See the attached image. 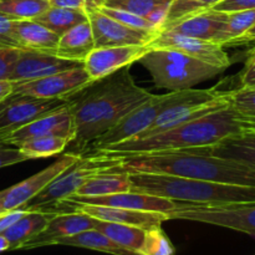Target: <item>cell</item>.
<instances>
[{
  "mask_svg": "<svg viewBox=\"0 0 255 255\" xmlns=\"http://www.w3.org/2000/svg\"><path fill=\"white\" fill-rule=\"evenodd\" d=\"M152 96L134 82L129 67L94 81L70 99L75 137L67 146V152L85 154L95 139Z\"/></svg>",
  "mask_w": 255,
  "mask_h": 255,
  "instance_id": "cell-1",
  "label": "cell"
},
{
  "mask_svg": "<svg viewBox=\"0 0 255 255\" xmlns=\"http://www.w3.org/2000/svg\"><path fill=\"white\" fill-rule=\"evenodd\" d=\"M112 157H117L119 163L102 173L164 174L234 186L255 187L253 167L233 159L213 156L201 148Z\"/></svg>",
  "mask_w": 255,
  "mask_h": 255,
  "instance_id": "cell-2",
  "label": "cell"
},
{
  "mask_svg": "<svg viewBox=\"0 0 255 255\" xmlns=\"http://www.w3.org/2000/svg\"><path fill=\"white\" fill-rule=\"evenodd\" d=\"M248 131H255V125L244 120L228 102L209 114L173 128L143 138H129L89 154L128 156L198 148L213 146L224 138Z\"/></svg>",
  "mask_w": 255,
  "mask_h": 255,
  "instance_id": "cell-3",
  "label": "cell"
},
{
  "mask_svg": "<svg viewBox=\"0 0 255 255\" xmlns=\"http://www.w3.org/2000/svg\"><path fill=\"white\" fill-rule=\"evenodd\" d=\"M133 192L198 206H224L255 202V187L234 186L164 174H129Z\"/></svg>",
  "mask_w": 255,
  "mask_h": 255,
  "instance_id": "cell-4",
  "label": "cell"
},
{
  "mask_svg": "<svg viewBox=\"0 0 255 255\" xmlns=\"http://www.w3.org/2000/svg\"><path fill=\"white\" fill-rule=\"evenodd\" d=\"M138 61L151 74L154 86L169 92L193 89L224 71L222 67L168 49H148Z\"/></svg>",
  "mask_w": 255,
  "mask_h": 255,
  "instance_id": "cell-5",
  "label": "cell"
},
{
  "mask_svg": "<svg viewBox=\"0 0 255 255\" xmlns=\"http://www.w3.org/2000/svg\"><path fill=\"white\" fill-rule=\"evenodd\" d=\"M119 163L117 157L106 154H84L72 166L60 173L37 196L21 209L49 212L62 199L71 197L92 176L102 173Z\"/></svg>",
  "mask_w": 255,
  "mask_h": 255,
  "instance_id": "cell-6",
  "label": "cell"
},
{
  "mask_svg": "<svg viewBox=\"0 0 255 255\" xmlns=\"http://www.w3.org/2000/svg\"><path fill=\"white\" fill-rule=\"evenodd\" d=\"M168 221L198 222L223 227L255 237V202L224 206H198L177 202L173 211L167 214Z\"/></svg>",
  "mask_w": 255,
  "mask_h": 255,
  "instance_id": "cell-7",
  "label": "cell"
},
{
  "mask_svg": "<svg viewBox=\"0 0 255 255\" xmlns=\"http://www.w3.org/2000/svg\"><path fill=\"white\" fill-rule=\"evenodd\" d=\"M169 99V94L166 95H153L149 100L137 106L128 114L125 115L114 127L109 129L106 133L102 134L97 139H95L89 146L85 154L100 151L106 147L121 143L129 138H133L137 134L148 128L152 122L156 120L159 112L164 107ZM84 156V154H82Z\"/></svg>",
  "mask_w": 255,
  "mask_h": 255,
  "instance_id": "cell-8",
  "label": "cell"
},
{
  "mask_svg": "<svg viewBox=\"0 0 255 255\" xmlns=\"http://www.w3.org/2000/svg\"><path fill=\"white\" fill-rule=\"evenodd\" d=\"M84 65L56 72L41 79L14 84L15 95L40 97V99L70 100L72 96L92 84Z\"/></svg>",
  "mask_w": 255,
  "mask_h": 255,
  "instance_id": "cell-9",
  "label": "cell"
},
{
  "mask_svg": "<svg viewBox=\"0 0 255 255\" xmlns=\"http://www.w3.org/2000/svg\"><path fill=\"white\" fill-rule=\"evenodd\" d=\"M67 102L69 100L11 94L0 104V143L2 144V141L14 131Z\"/></svg>",
  "mask_w": 255,
  "mask_h": 255,
  "instance_id": "cell-10",
  "label": "cell"
},
{
  "mask_svg": "<svg viewBox=\"0 0 255 255\" xmlns=\"http://www.w3.org/2000/svg\"><path fill=\"white\" fill-rule=\"evenodd\" d=\"M81 156L74 153H65L39 173L29 177L25 181L0 192V214L5 212L20 209L40 193L49 183H51L60 173L69 168Z\"/></svg>",
  "mask_w": 255,
  "mask_h": 255,
  "instance_id": "cell-11",
  "label": "cell"
},
{
  "mask_svg": "<svg viewBox=\"0 0 255 255\" xmlns=\"http://www.w3.org/2000/svg\"><path fill=\"white\" fill-rule=\"evenodd\" d=\"M147 46L148 49H168L182 52L224 70L228 69L232 64L231 57L224 50L223 45L167 30H161Z\"/></svg>",
  "mask_w": 255,
  "mask_h": 255,
  "instance_id": "cell-12",
  "label": "cell"
},
{
  "mask_svg": "<svg viewBox=\"0 0 255 255\" xmlns=\"http://www.w3.org/2000/svg\"><path fill=\"white\" fill-rule=\"evenodd\" d=\"M64 212H81L100 221L129 224V226H136L143 229L158 228V227H162L164 222L168 221L167 214L157 213V212L132 211V209L70 203V202H59L55 204L50 213H64Z\"/></svg>",
  "mask_w": 255,
  "mask_h": 255,
  "instance_id": "cell-13",
  "label": "cell"
},
{
  "mask_svg": "<svg viewBox=\"0 0 255 255\" xmlns=\"http://www.w3.org/2000/svg\"><path fill=\"white\" fill-rule=\"evenodd\" d=\"M92 29L95 47L127 46V45H148L158 32H148L132 29L100 11L97 7L86 11Z\"/></svg>",
  "mask_w": 255,
  "mask_h": 255,
  "instance_id": "cell-14",
  "label": "cell"
},
{
  "mask_svg": "<svg viewBox=\"0 0 255 255\" xmlns=\"http://www.w3.org/2000/svg\"><path fill=\"white\" fill-rule=\"evenodd\" d=\"M45 136L65 137L69 138L70 142L74 139L75 126L70 100L67 104L62 105L59 109L52 110L30 124L25 125L21 128L14 131L2 141V144L19 147L27 139Z\"/></svg>",
  "mask_w": 255,
  "mask_h": 255,
  "instance_id": "cell-15",
  "label": "cell"
},
{
  "mask_svg": "<svg viewBox=\"0 0 255 255\" xmlns=\"http://www.w3.org/2000/svg\"><path fill=\"white\" fill-rule=\"evenodd\" d=\"M147 50H148L147 45L95 47L85 57L82 65L92 81H97L138 61L146 54Z\"/></svg>",
  "mask_w": 255,
  "mask_h": 255,
  "instance_id": "cell-16",
  "label": "cell"
},
{
  "mask_svg": "<svg viewBox=\"0 0 255 255\" xmlns=\"http://www.w3.org/2000/svg\"><path fill=\"white\" fill-rule=\"evenodd\" d=\"M80 65H82V62L62 59L50 52L21 49L19 57L12 66L9 80L14 84L31 81L56 72L74 69Z\"/></svg>",
  "mask_w": 255,
  "mask_h": 255,
  "instance_id": "cell-17",
  "label": "cell"
},
{
  "mask_svg": "<svg viewBox=\"0 0 255 255\" xmlns=\"http://www.w3.org/2000/svg\"><path fill=\"white\" fill-rule=\"evenodd\" d=\"M60 202H70L79 204H92V206L114 207V208L132 209L142 212H157V213L168 214L177 206V202L162 197L152 196L139 192H121V193L109 194L101 197H76L71 196ZM54 208V207H52Z\"/></svg>",
  "mask_w": 255,
  "mask_h": 255,
  "instance_id": "cell-18",
  "label": "cell"
},
{
  "mask_svg": "<svg viewBox=\"0 0 255 255\" xmlns=\"http://www.w3.org/2000/svg\"><path fill=\"white\" fill-rule=\"evenodd\" d=\"M227 19H228L227 12L217 11L209 7L184 15L174 21L166 24L161 30L221 44Z\"/></svg>",
  "mask_w": 255,
  "mask_h": 255,
  "instance_id": "cell-19",
  "label": "cell"
},
{
  "mask_svg": "<svg viewBox=\"0 0 255 255\" xmlns=\"http://www.w3.org/2000/svg\"><path fill=\"white\" fill-rule=\"evenodd\" d=\"M95 218L81 212L54 213L50 217L46 227L35 238L27 242L21 249H35L40 247L55 246L56 241L94 229Z\"/></svg>",
  "mask_w": 255,
  "mask_h": 255,
  "instance_id": "cell-20",
  "label": "cell"
},
{
  "mask_svg": "<svg viewBox=\"0 0 255 255\" xmlns=\"http://www.w3.org/2000/svg\"><path fill=\"white\" fill-rule=\"evenodd\" d=\"M95 49L94 35L89 19L75 25L59 37L54 55L72 61L84 62L85 57Z\"/></svg>",
  "mask_w": 255,
  "mask_h": 255,
  "instance_id": "cell-21",
  "label": "cell"
},
{
  "mask_svg": "<svg viewBox=\"0 0 255 255\" xmlns=\"http://www.w3.org/2000/svg\"><path fill=\"white\" fill-rule=\"evenodd\" d=\"M14 32L20 49L50 54H54L60 37L36 20H15Z\"/></svg>",
  "mask_w": 255,
  "mask_h": 255,
  "instance_id": "cell-22",
  "label": "cell"
},
{
  "mask_svg": "<svg viewBox=\"0 0 255 255\" xmlns=\"http://www.w3.org/2000/svg\"><path fill=\"white\" fill-rule=\"evenodd\" d=\"M202 151L217 157L233 159L248 164L255 169V131H248L208 147H198Z\"/></svg>",
  "mask_w": 255,
  "mask_h": 255,
  "instance_id": "cell-23",
  "label": "cell"
},
{
  "mask_svg": "<svg viewBox=\"0 0 255 255\" xmlns=\"http://www.w3.org/2000/svg\"><path fill=\"white\" fill-rule=\"evenodd\" d=\"M54 213L44 211H26L24 216L11 227L2 232V236L10 244V251L21 249L27 242L41 233L46 227L50 217Z\"/></svg>",
  "mask_w": 255,
  "mask_h": 255,
  "instance_id": "cell-24",
  "label": "cell"
},
{
  "mask_svg": "<svg viewBox=\"0 0 255 255\" xmlns=\"http://www.w3.org/2000/svg\"><path fill=\"white\" fill-rule=\"evenodd\" d=\"M132 189L129 174L127 173H99L87 179L72 196L101 197L109 194L129 192Z\"/></svg>",
  "mask_w": 255,
  "mask_h": 255,
  "instance_id": "cell-25",
  "label": "cell"
},
{
  "mask_svg": "<svg viewBox=\"0 0 255 255\" xmlns=\"http://www.w3.org/2000/svg\"><path fill=\"white\" fill-rule=\"evenodd\" d=\"M55 246L76 247V248H85L112 255H139L122 248L114 241H111L109 237L96 229H89V231L81 232L75 236L65 237V238L56 241Z\"/></svg>",
  "mask_w": 255,
  "mask_h": 255,
  "instance_id": "cell-26",
  "label": "cell"
},
{
  "mask_svg": "<svg viewBox=\"0 0 255 255\" xmlns=\"http://www.w3.org/2000/svg\"><path fill=\"white\" fill-rule=\"evenodd\" d=\"M94 229L104 233L105 236L109 237L111 241H114L122 248L137 254H139V252H141L147 231V229L139 228L136 226L111 223V222H104L96 218H95Z\"/></svg>",
  "mask_w": 255,
  "mask_h": 255,
  "instance_id": "cell-27",
  "label": "cell"
},
{
  "mask_svg": "<svg viewBox=\"0 0 255 255\" xmlns=\"http://www.w3.org/2000/svg\"><path fill=\"white\" fill-rule=\"evenodd\" d=\"M36 21L41 22L44 26L51 30L56 35L61 36L64 32L74 27L75 25L87 20V14L81 10L65 9V7L50 6L46 11L37 16Z\"/></svg>",
  "mask_w": 255,
  "mask_h": 255,
  "instance_id": "cell-28",
  "label": "cell"
},
{
  "mask_svg": "<svg viewBox=\"0 0 255 255\" xmlns=\"http://www.w3.org/2000/svg\"><path fill=\"white\" fill-rule=\"evenodd\" d=\"M70 143L69 138L60 136H45L27 139L19 146L20 151L29 159L46 158L61 153L67 148Z\"/></svg>",
  "mask_w": 255,
  "mask_h": 255,
  "instance_id": "cell-29",
  "label": "cell"
},
{
  "mask_svg": "<svg viewBox=\"0 0 255 255\" xmlns=\"http://www.w3.org/2000/svg\"><path fill=\"white\" fill-rule=\"evenodd\" d=\"M49 7V0H0V12L14 20H34Z\"/></svg>",
  "mask_w": 255,
  "mask_h": 255,
  "instance_id": "cell-30",
  "label": "cell"
},
{
  "mask_svg": "<svg viewBox=\"0 0 255 255\" xmlns=\"http://www.w3.org/2000/svg\"><path fill=\"white\" fill-rule=\"evenodd\" d=\"M227 14L228 19L221 39V44L223 46L228 44H238L242 36L255 25V9Z\"/></svg>",
  "mask_w": 255,
  "mask_h": 255,
  "instance_id": "cell-31",
  "label": "cell"
},
{
  "mask_svg": "<svg viewBox=\"0 0 255 255\" xmlns=\"http://www.w3.org/2000/svg\"><path fill=\"white\" fill-rule=\"evenodd\" d=\"M227 100L244 120L255 125V86L227 91Z\"/></svg>",
  "mask_w": 255,
  "mask_h": 255,
  "instance_id": "cell-32",
  "label": "cell"
},
{
  "mask_svg": "<svg viewBox=\"0 0 255 255\" xmlns=\"http://www.w3.org/2000/svg\"><path fill=\"white\" fill-rule=\"evenodd\" d=\"M141 255H176V249L161 227L146 231Z\"/></svg>",
  "mask_w": 255,
  "mask_h": 255,
  "instance_id": "cell-33",
  "label": "cell"
},
{
  "mask_svg": "<svg viewBox=\"0 0 255 255\" xmlns=\"http://www.w3.org/2000/svg\"><path fill=\"white\" fill-rule=\"evenodd\" d=\"M97 9L100 10L101 12H104L105 15L107 16L112 17L116 21L121 22V24L126 25V26L132 27V29H137V30H143V31H148V32H159L146 17H142L139 15L132 14V12L126 11V10H121V9H116V7H109L105 6V5L100 4L97 6Z\"/></svg>",
  "mask_w": 255,
  "mask_h": 255,
  "instance_id": "cell-34",
  "label": "cell"
},
{
  "mask_svg": "<svg viewBox=\"0 0 255 255\" xmlns=\"http://www.w3.org/2000/svg\"><path fill=\"white\" fill-rule=\"evenodd\" d=\"M171 1L172 0H106V1H102L101 4L109 7L126 10V11L147 19V16L157 7Z\"/></svg>",
  "mask_w": 255,
  "mask_h": 255,
  "instance_id": "cell-35",
  "label": "cell"
},
{
  "mask_svg": "<svg viewBox=\"0 0 255 255\" xmlns=\"http://www.w3.org/2000/svg\"><path fill=\"white\" fill-rule=\"evenodd\" d=\"M219 1L221 0H172L164 25L174 21V20L184 16V15L191 14V12L213 7Z\"/></svg>",
  "mask_w": 255,
  "mask_h": 255,
  "instance_id": "cell-36",
  "label": "cell"
},
{
  "mask_svg": "<svg viewBox=\"0 0 255 255\" xmlns=\"http://www.w3.org/2000/svg\"><path fill=\"white\" fill-rule=\"evenodd\" d=\"M20 50L21 49L0 45V80H9L12 66L19 57Z\"/></svg>",
  "mask_w": 255,
  "mask_h": 255,
  "instance_id": "cell-37",
  "label": "cell"
},
{
  "mask_svg": "<svg viewBox=\"0 0 255 255\" xmlns=\"http://www.w3.org/2000/svg\"><path fill=\"white\" fill-rule=\"evenodd\" d=\"M15 20L0 12V45L20 49L15 39Z\"/></svg>",
  "mask_w": 255,
  "mask_h": 255,
  "instance_id": "cell-38",
  "label": "cell"
},
{
  "mask_svg": "<svg viewBox=\"0 0 255 255\" xmlns=\"http://www.w3.org/2000/svg\"><path fill=\"white\" fill-rule=\"evenodd\" d=\"M27 157L20 151L19 147L0 143V168L27 161Z\"/></svg>",
  "mask_w": 255,
  "mask_h": 255,
  "instance_id": "cell-39",
  "label": "cell"
},
{
  "mask_svg": "<svg viewBox=\"0 0 255 255\" xmlns=\"http://www.w3.org/2000/svg\"><path fill=\"white\" fill-rule=\"evenodd\" d=\"M212 9L222 12H236L244 10H254L255 0H221Z\"/></svg>",
  "mask_w": 255,
  "mask_h": 255,
  "instance_id": "cell-40",
  "label": "cell"
},
{
  "mask_svg": "<svg viewBox=\"0 0 255 255\" xmlns=\"http://www.w3.org/2000/svg\"><path fill=\"white\" fill-rule=\"evenodd\" d=\"M50 6L65 7V9L81 10L86 12L87 10L95 9L101 4L100 0H49Z\"/></svg>",
  "mask_w": 255,
  "mask_h": 255,
  "instance_id": "cell-41",
  "label": "cell"
},
{
  "mask_svg": "<svg viewBox=\"0 0 255 255\" xmlns=\"http://www.w3.org/2000/svg\"><path fill=\"white\" fill-rule=\"evenodd\" d=\"M241 86H255V49L251 52L243 71L241 72Z\"/></svg>",
  "mask_w": 255,
  "mask_h": 255,
  "instance_id": "cell-42",
  "label": "cell"
},
{
  "mask_svg": "<svg viewBox=\"0 0 255 255\" xmlns=\"http://www.w3.org/2000/svg\"><path fill=\"white\" fill-rule=\"evenodd\" d=\"M25 212H26L25 209L20 208L0 214V234H1L2 232L6 231L9 227H11L15 222L19 221V219L24 216Z\"/></svg>",
  "mask_w": 255,
  "mask_h": 255,
  "instance_id": "cell-43",
  "label": "cell"
},
{
  "mask_svg": "<svg viewBox=\"0 0 255 255\" xmlns=\"http://www.w3.org/2000/svg\"><path fill=\"white\" fill-rule=\"evenodd\" d=\"M14 91V82L10 80H0V104L6 100Z\"/></svg>",
  "mask_w": 255,
  "mask_h": 255,
  "instance_id": "cell-44",
  "label": "cell"
},
{
  "mask_svg": "<svg viewBox=\"0 0 255 255\" xmlns=\"http://www.w3.org/2000/svg\"><path fill=\"white\" fill-rule=\"evenodd\" d=\"M242 42H251V41H255V25L253 27L248 30L246 34L243 35V37L241 39Z\"/></svg>",
  "mask_w": 255,
  "mask_h": 255,
  "instance_id": "cell-45",
  "label": "cell"
},
{
  "mask_svg": "<svg viewBox=\"0 0 255 255\" xmlns=\"http://www.w3.org/2000/svg\"><path fill=\"white\" fill-rule=\"evenodd\" d=\"M6 251H10V244L7 242V239L2 234H0V253Z\"/></svg>",
  "mask_w": 255,
  "mask_h": 255,
  "instance_id": "cell-46",
  "label": "cell"
},
{
  "mask_svg": "<svg viewBox=\"0 0 255 255\" xmlns=\"http://www.w3.org/2000/svg\"><path fill=\"white\" fill-rule=\"evenodd\" d=\"M100 1H101V2H102V1H106V0H100Z\"/></svg>",
  "mask_w": 255,
  "mask_h": 255,
  "instance_id": "cell-47",
  "label": "cell"
}]
</instances>
